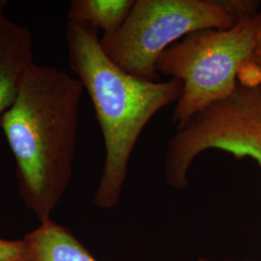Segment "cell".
Instances as JSON below:
<instances>
[{
	"instance_id": "6da1fadb",
	"label": "cell",
	"mask_w": 261,
	"mask_h": 261,
	"mask_svg": "<svg viewBox=\"0 0 261 261\" xmlns=\"http://www.w3.org/2000/svg\"><path fill=\"white\" fill-rule=\"evenodd\" d=\"M83 93L73 75L34 63L0 119L19 196L39 222L50 218L71 182Z\"/></svg>"
},
{
	"instance_id": "7a4b0ae2",
	"label": "cell",
	"mask_w": 261,
	"mask_h": 261,
	"mask_svg": "<svg viewBox=\"0 0 261 261\" xmlns=\"http://www.w3.org/2000/svg\"><path fill=\"white\" fill-rule=\"evenodd\" d=\"M72 70L89 95L103 134L106 157L94 202L111 209L120 199L128 166L142 130L162 109L177 103L183 83L147 82L127 74L105 54L98 31L68 21Z\"/></svg>"
},
{
	"instance_id": "3957f363",
	"label": "cell",
	"mask_w": 261,
	"mask_h": 261,
	"mask_svg": "<svg viewBox=\"0 0 261 261\" xmlns=\"http://www.w3.org/2000/svg\"><path fill=\"white\" fill-rule=\"evenodd\" d=\"M260 28L259 13L227 29L190 33L159 57V74L183 83V92L172 115L177 129L233 93L243 66L252 57Z\"/></svg>"
},
{
	"instance_id": "277c9868",
	"label": "cell",
	"mask_w": 261,
	"mask_h": 261,
	"mask_svg": "<svg viewBox=\"0 0 261 261\" xmlns=\"http://www.w3.org/2000/svg\"><path fill=\"white\" fill-rule=\"evenodd\" d=\"M235 24V19L214 0H136L121 28L102 36L100 42L105 54L124 72L159 82V57L178 39Z\"/></svg>"
},
{
	"instance_id": "5b68a950",
	"label": "cell",
	"mask_w": 261,
	"mask_h": 261,
	"mask_svg": "<svg viewBox=\"0 0 261 261\" xmlns=\"http://www.w3.org/2000/svg\"><path fill=\"white\" fill-rule=\"evenodd\" d=\"M221 150L235 158H250L261 168V84L238 82L228 98L197 113L168 141L165 177L184 190L196 157Z\"/></svg>"
},
{
	"instance_id": "8992f818",
	"label": "cell",
	"mask_w": 261,
	"mask_h": 261,
	"mask_svg": "<svg viewBox=\"0 0 261 261\" xmlns=\"http://www.w3.org/2000/svg\"><path fill=\"white\" fill-rule=\"evenodd\" d=\"M0 0V119L16 101L33 62L34 40L30 29L9 19Z\"/></svg>"
},
{
	"instance_id": "52a82bcc",
	"label": "cell",
	"mask_w": 261,
	"mask_h": 261,
	"mask_svg": "<svg viewBox=\"0 0 261 261\" xmlns=\"http://www.w3.org/2000/svg\"><path fill=\"white\" fill-rule=\"evenodd\" d=\"M31 261H98L74 234L51 218L24 236Z\"/></svg>"
},
{
	"instance_id": "ba28073f",
	"label": "cell",
	"mask_w": 261,
	"mask_h": 261,
	"mask_svg": "<svg viewBox=\"0 0 261 261\" xmlns=\"http://www.w3.org/2000/svg\"><path fill=\"white\" fill-rule=\"evenodd\" d=\"M136 0H73L68 11V21L103 30L112 35L121 28Z\"/></svg>"
},
{
	"instance_id": "9c48e42d",
	"label": "cell",
	"mask_w": 261,
	"mask_h": 261,
	"mask_svg": "<svg viewBox=\"0 0 261 261\" xmlns=\"http://www.w3.org/2000/svg\"><path fill=\"white\" fill-rule=\"evenodd\" d=\"M224 12L231 16L236 23L252 19L257 17L260 13L259 1L252 0H214Z\"/></svg>"
},
{
	"instance_id": "30bf717a",
	"label": "cell",
	"mask_w": 261,
	"mask_h": 261,
	"mask_svg": "<svg viewBox=\"0 0 261 261\" xmlns=\"http://www.w3.org/2000/svg\"><path fill=\"white\" fill-rule=\"evenodd\" d=\"M238 82L261 84V28L252 57L243 66L238 75Z\"/></svg>"
},
{
	"instance_id": "8fae6325",
	"label": "cell",
	"mask_w": 261,
	"mask_h": 261,
	"mask_svg": "<svg viewBox=\"0 0 261 261\" xmlns=\"http://www.w3.org/2000/svg\"><path fill=\"white\" fill-rule=\"evenodd\" d=\"M0 261H31L28 242L0 237Z\"/></svg>"
},
{
	"instance_id": "7c38bea8",
	"label": "cell",
	"mask_w": 261,
	"mask_h": 261,
	"mask_svg": "<svg viewBox=\"0 0 261 261\" xmlns=\"http://www.w3.org/2000/svg\"><path fill=\"white\" fill-rule=\"evenodd\" d=\"M198 261H214L212 260V259H208V258H205V257H200ZM224 261H255V260H251V259H245V260H224Z\"/></svg>"
}]
</instances>
